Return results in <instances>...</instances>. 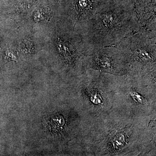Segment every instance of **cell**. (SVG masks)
<instances>
[{
    "instance_id": "obj_1",
    "label": "cell",
    "mask_w": 156,
    "mask_h": 156,
    "mask_svg": "<svg viewBox=\"0 0 156 156\" xmlns=\"http://www.w3.org/2000/svg\"><path fill=\"white\" fill-rule=\"evenodd\" d=\"M58 48L60 53L63 54L64 57H68L72 56L73 53V48L67 42L62 41L58 40Z\"/></svg>"
},
{
    "instance_id": "obj_2",
    "label": "cell",
    "mask_w": 156,
    "mask_h": 156,
    "mask_svg": "<svg viewBox=\"0 0 156 156\" xmlns=\"http://www.w3.org/2000/svg\"><path fill=\"white\" fill-rule=\"evenodd\" d=\"M124 136L122 134H119V135H117L116 137L115 140V144H116L117 146H120L122 145V144L124 143Z\"/></svg>"
},
{
    "instance_id": "obj_3",
    "label": "cell",
    "mask_w": 156,
    "mask_h": 156,
    "mask_svg": "<svg viewBox=\"0 0 156 156\" xmlns=\"http://www.w3.org/2000/svg\"><path fill=\"white\" fill-rule=\"evenodd\" d=\"M132 96H133V98H134V99L136 101H138V102H142L143 100L142 98L140 95H138L136 93L133 92L132 94Z\"/></svg>"
},
{
    "instance_id": "obj_4",
    "label": "cell",
    "mask_w": 156,
    "mask_h": 156,
    "mask_svg": "<svg viewBox=\"0 0 156 156\" xmlns=\"http://www.w3.org/2000/svg\"><path fill=\"white\" fill-rule=\"evenodd\" d=\"M92 101L95 102V103H99L101 101V98L98 95H93L92 96Z\"/></svg>"
}]
</instances>
